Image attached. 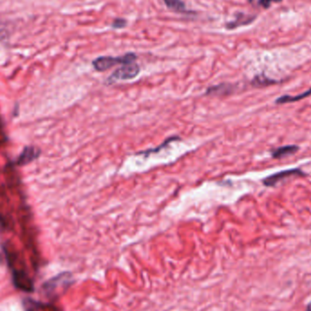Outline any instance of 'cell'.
<instances>
[{"mask_svg":"<svg viewBox=\"0 0 311 311\" xmlns=\"http://www.w3.org/2000/svg\"><path fill=\"white\" fill-rule=\"evenodd\" d=\"M256 19L255 16H246L242 13H239L237 16V18L234 21L230 22L226 25L227 29H235L238 26H246L250 23H252Z\"/></svg>","mask_w":311,"mask_h":311,"instance_id":"52a82bcc","label":"cell"},{"mask_svg":"<svg viewBox=\"0 0 311 311\" xmlns=\"http://www.w3.org/2000/svg\"><path fill=\"white\" fill-rule=\"evenodd\" d=\"M0 264H1V261H0Z\"/></svg>","mask_w":311,"mask_h":311,"instance_id":"2e32d148","label":"cell"},{"mask_svg":"<svg viewBox=\"0 0 311 311\" xmlns=\"http://www.w3.org/2000/svg\"><path fill=\"white\" fill-rule=\"evenodd\" d=\"M127 25V21L125 20V19H123V18H116L113 22V24H112V26L114 27V28H123L124 26Z\"/></svg>","mask_w":311,"mask_h":311,"instance_id":"7c38bea8","label":"cell"},{"mask_svg":"<svg viewBox=\"0 0 311 311\" xmlns=\"http://www.w3.org/2000/svg\"><path fill=\"white\" fill-rule=\"evenodd\" d=\"M137 60V55L134 53H127L121 57H100L93 61L94 69L99 72H103L116 65H125L133 63Z\"/></svg>","mask_w":311,"mask_h":311,"instance_id":"6da1fadb","label":"cell"},{"mask_svg":"<svg viewBox=\"0 0 311 311\" xmlns=\"http://www.w3.org/2000/svg\"><path fill=\"white\" fill-rule=\"evenodd\" d=\"M311 95V88L310 90H307L305 92H303L302 94L297 96L284 95L280 97L277 101H275L277 104L282 105L286 103H292V102H297V101H301L304 99H306L308 97Z\"/></svg>","mask_w":311,"mask_h":311,"instance_id":"ba28073f","label":"cell"},{"mask_svg":"<svg viewBox=\"0 0 311 311\" xmlns=\"http://www.w3.org/2000/svg\"><path fill=\"white\" fill-rule=\"evenodd\" d=\"M306 311H311V302L307 306Z\"/></svg>","mask_w":311,"mask_h":311,"instance_id":"5bb4252c","label":"cell"},{"mask_svg":"<svg viewBox=\"0 0 311 311\" xmlns=\"http://www.w3.org/2000/svg\"><path fill=\"white\" fill-rule=\"evenodd\" d=\"M277 84V81L274 79H269L268 77H266L265 75H258L256 76L252 81H251V85L253 86L254 88H265V87H268V86H271V85Z\"/></svg>","mask_w":311,"mask_h":311,"instance_id":"9c48e42d","label":"cell"},{"mask_svg":"<svg viewBox=\"0 0 311 311\" xmlns=\"http://www.w3.org/2000/svg\"><path fill=\"white\" fill-rule=\"evenodd\" d=\"M167 6L180 13H190V11L187 10L186 5L182 0H163Z\"/></svg>","mask_w":311,"mask_h":311,"instance_id":"30bf717a","label":"cell"},{"mask_svg":"<svg viewBox=\"0 0 311 311\" xmlns=\"http://www.w3.org/2000/svg\"><path fill=\"white\" fill-rule=\"evenodd\" d=\"M12 278L13 284L16 289L23 290L25 292H33L34 290L33 281L30 280L28 275L26 274V272H24L22 270H14L12 273Z\"/></svg>","mask_w":311,"mask_h":311,"instance_id":"277c9868","label":"cell"},{"mask_svg":"<svg viewBox=\"0 0 311 311\" xmlns=\"http://www.w3.org/2000/svg\"><path fill=\"white\" fill-rule=\"evenodd\" d=\"M177 139H179V137H169L168 138L167 140H165L160 146H158V148H155V149H149V150H147V151H143L140 154H145V155H148V154L154 153V152H158L159 150H161L162 148H165V147H167V145L169 144V143L172 142L173 140H177Z\"/></svg>","mask_w":311,"mask_h":311,"instance_id":"8fae6325","label":"cell"},{"mask_svg":"<svg viewBox=\"0 0 311 311\" xmlns=\"http://www.w3.org/2000/svg\"><path fill=\"white\" fill-rule=\"evenodd\" d=\"M282 0H260L259 3L264 8H269L272 3H280Z\"/></svg>","mask_w":311,"mask_h":311,"instance_id":"4fadbf2b","label":"cell"},{"mask_svg":"<svg viewBox=\"0 0 311 311\" xmlns=\"http://www.w3.org/2000/svg\"><path fill=\"white\" fill-rule=\"evenodd\" d=\"M300 148L296 145H287L280 148H274L271 150V156L272 158L280 159V158H286L288 156H291L295 154L297 151H299Z\"/></svg>","mask_w":311,"mask_h":311,"instance_id":"8992f818","label":"cell"},{"mask_svg":"<svg viewBox=\"0 0 311 311\" xmlns=\"http://www.w3.org/2000/svg\"><path fill=\"white\" fill-rule=\"evenodd\" d=\"M139 72H140V68L135 62L125 64V65H122L121 68L116 69V71L107 79L106 82L107 84H113L116 81L135 79L136 77H137V75L139 74Z\"/></svg>","mask_w":311,"mask_h":311,"instance_id":"7a4b0ae2","label":"cell"},{"mask_svg":"<svg viewBox=\"0 0 311 311\" xmlns=\"http://www.w3.org/2000/svg\"><path fill=\"white\" fill-rule=\"evenodd\" d=\"M294 176L303 177V176H306V173H304L301 169H286L283 171L270 175L266 179H264L262 182H263L264 186H266V187H274L275 185L278 184L280 181L290 178V177H294Z\"/></svg>","mask_w":311,"mask_h":311,"instance_id":"3957f363","label":"cell"},{"mask_svg":"<svg viewBox=\"0 0 311 311\" xmlns=\"http://www.w3.org/2000/svg\"><path fill=\"white\" fill-rule=\"evenodd\" d=\"M248 1H249V2H252V1H253V0H248Z\"/></svg>","mask_w":311,"mask_h":311,"instance_id":"9a60e30c","label":"cell"},{"mask_svg":"<svg viewBox=\"0 0 311 311\" xmlns=\"http://www.w3.org/2000/svg\"><path fill=\"white\" fill-rule=\"evenodd\" d=\"M236 86L229 83H221L209 87L206 91L207 96H227L231 95L235 92Z\"/></svg>","mask_w":311,"mask_h":311,"instance_id":"5b68a950","label":"cell"}]
</instances>
